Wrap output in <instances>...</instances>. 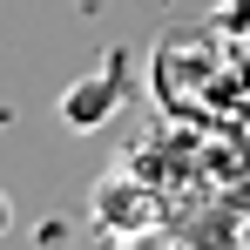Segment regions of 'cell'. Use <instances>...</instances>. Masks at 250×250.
<instances>
[{
	"mask_svg": "<svg viewBox=\"0 0 250 250\" xmlns=\"http://www.w3.org/2000/svg\"><path fill=\"white\" fill-rule=\"evenodd\" d=\"M88 223L102 230V237H149L156 223H163V203H156V189L142 183V176H128V169H108V176H95V189H88Z\"/></svg>",
	"mask_w": 250,
	"mask_h": 250,
	"instance_id": "obj_1",
	"label": "cell"
},
{
	"mask_svg": "<svg viewBox=\"0 0 250 250\" xmlns=\"http://www.w3.org/2000/svg\"><path fill=\"white\" fill-rule=\"evenodd\" d=\"M122 102H128V54L115 47V54L102 61V75H82V82L61 88V122L68 128H102Z\"/></svg>",
	"mask_w": 250,
	"mask_h": 250,
	"instance_id": "obj_2",
	"label": "cell"
},
{
	"mask_svg": "<svg viewBox=\"0 0 250 250\" xmlns=\"http://www.w3.org/2000/svg\"><path fill=\"white\" fill-rule=\"evenodd\" d=\"M7 230H14V196L0 189V237H7Z\"/></svg>",
	"mask_w": 250,
	"mask_h": 250,
	"instance_id": "obj_3",
	"label": "cell"
}]
</instances>
